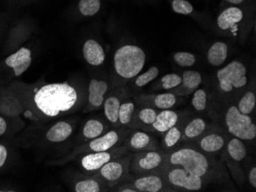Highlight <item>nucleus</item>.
Wrapping results in <instances>:
<instances>
[{
	"label": "nucleus",
	"mask_w": 256,
	"mask_h": 192,
	"mask_svg": "<svg viewBox=\"0 0 256 192\" xmlns=\"http://www.w3.org/2000/svg\"><path fill=\"white\" fill-rule=\"evenodd\" d=\"M166 153L164 166H179L190 174L205 179L210 184L230 183V175L222 160L190 143H181Z\"/></svg>",
	"instance_id": "1"
},
{
	"label": "nucleus",
	"mask_w": 256,
	"mask_h": 192,
	"mask_svg": "<svg viewBox=\"0 0 256 192\" xmlns=\"http://www.w3.org/2000/svg\"><path fill=\"white\" fill-rule=\"evenodd\" d=\"M207 112L212 121L222 126L231 136L256 144V118L241 113L235 103L225 102L211 95Z\"/></svg>",
	"instance_id": "2"
},
{
	"label": "nucleus",
	"mask_w": 256,
	"mask_h": 192,
	"mask_svg": "<svg viewBox=\"0 0 256 192\" xmlns=\"http://www.w3.org/2000/svg\"><path fill=\"white\" fill-rule=\"evenodd\" d=\"M77 100L76 89L66 83L46 84L37 90L34 97L38 110L51 117L71 110Z\"/></svg>",
	"instance_id": "3"
},
{
	"label": "nucleus",
	"mask_w": 256,
	"mask_h": 192,
	"mask_svg": "<svg viewBox=\"0 0 256 192\" xmlns=\"http://www.w3.org/2000/svg\"><path fill=\"white\" fill-rule=\"evenodd\" d=\"M247 84L246 67L241 61H232L217 71L216 90L212 95L222 101L236 104Z\"/></svg>",
	"instance_id": "4"
},
{
	"label": "nucleus",
	"mask_w": 256,
	"mask_h": 192,
	"mask_svg": "<svg viewBox=\"0 0 256 192\" xmlns=\"http://www.w3.org/2000/svg\"><path fill=\"white\" fill-rule=\"evenodd\" d=\"M146 62V54L142 48L126 44L115 51L114 66L115 72L124 80H130L142 71Z\"/></svg>",
	"instance_id": "5"
},
{
	"label": "nucleus",
	"mask_w": 256,
	"mask_h": 192,
	"mask_svg": "<svg viewBox=\"0 0 256 192\" xmlns=\"http://www.w3.org/2000/svg\"><path fill=\"white\" fill-rule=\"evenodd\" d=\"M248 156L246 143L236 137H232L227 143L225 151L220 160L226 165L232 177L238 186H242L246 182V170L242 163Z\"/></svg>",
	"instance_id": "6"
},
{
	"label": "nucleus",
	"mask_w": 256,
	"mask_h": 192,
	"mask_svg": "<svg viewBox=\"0 0 256 192\" xmlns=\"http://www.w3.org/2000/svg\"><path fill=\"white\" fill-rule=\"evenodd\" d=\"M159 173L176 192H199L210 183L202 178L190 174L179 166H164Z\"/></svg>",
	"instance_id": "7"
},
{
	"label": "nucleus",
	"mask_w": 256,
	"mask_h": 192,
	"mask_svg": "<svg viewBox=\"0 0 256 192\" xmlns=\"http://www.w3.org/2000/svg\"><path fill=\"white\" fill-rule=\"evenodd\" d=\"M232 137L226 129L212 121L206 130L190 144L196 148L215 156H221L225 151L228 140Z\"/></svg>",
	"instance_id": "8"
},
{
	"label": "nucleus",
	"mask_w": 256,
	"mask_h": 192,
	"mask_svg": "<svg viewBox=\"0 0 256 192\" xmlns=\"http://www.w3.org/2000/svg\"><path fill=\"white\" fill-rule=\"evenodd\" d=\"M166 155L162 150L133 153L130 155V173L134 176L159 173L164 166Z\"/></svg>",
	"instance_id": "9"
},
{
	"label": "nucleus",
	"mask_w": 256,
	"mask_h": 192,
	"mask_svg": "<svg viewBox=\"0 0 256 192\" xmlns=\"http://www.w3.org/2000/svg\"><path fill=\"white\" fill-rule=\"evenodd\" d=\"M130 155L128 153L108 162L96 173L109 189H113L128 179L130 175Z\"/></svg>",
	"instance_id": "10"
},
{
	"label": "nucleus",
	"mask_w": 256,
	"mask_h": 192,
	"mask_svg": "<svg viewBox=\"0 0 256 192\" xmlns=\"http://www.w3.org/2000/svg\"><path fill=\"white\" fill-rule=\"evenodd\" d=\"M132 130L130 129H118L110 130L100 137L90 140L87 145L80 149L84 153H96V152L107 151L110 149L119 146L124 142L125 139Z\"/></svg>",
	"instance_id": "11"
},
{
	"label": "nucleus",
	"mask_w": 256,
	"mask_h": 192,
	"mask_svg": "<svg viewBox=\"0 0 256 192\" xmlns=\"http://www.w3.org/2000/svg\"><path fill=\"white\" fill-rule=\"evenodd\" d=\"M129 153L124 146H117L107 151L89 153L82 159L80 165L86 172L96 173L106 163Z\"/></svg>",
	"instance_id": "12"
},
{
	"label": "nucleus",
	"mask_w": 256,
	"mask_h": 192,
	"mask_svg": "<svg viewBox=\"0 0 256 192\" xmlns=\"http://www.w3.org/2000/svg\"><path fill=\"white\" fill-rule=\"evenodd\" d=\"M125 182L130 183L138 192H175L160 173L132 176Z\"/></svg>",
	"instance_id": "13"
},
{
	"label": "nucleus",
	"mask_w": 256,
	"mask_h": 192,
	"mask_svg": "<svg viewBox=\"0 0 256 192\" xmlns=\"http://www.w3.org/2000/svg\"><path fill=\"white\" fill-rule=\"evenodd\" d=\"M135 104L140 107H148L158 110H168L178 106L184 101L182 97H178L170 92L162 94H143L134 98Z\"/></svg>",
	"instance_id": "14"
},
{
	"label": "nucleus",
	"mask_w": 256,
	"mask_h": 192,
	"mask_svg": "<svg viewBox=\"0 0 256 192\" xmlns=\"http://www.w3.org/2000/svg\"><path fill=\"white\" fill-rule=\"evenodd\" d=\"M124 146L132 153L161 150L158 139L142 130H132L125 139Z\"/></svg>",
	"instance_id": "15"
},
{
	"label": "nucleus",
	"mask_w": 256,
	"mask_h": 192,
	"mask_svg": "<svg viewBox=\"0 0 256 192\" xmlns=\"http://www.w3.org/2000/svg\"><path fill=\"white\" fill-rule=\"evenodd\" d=\"M186 110H159L156 120L149 127L144 129V131L158 135L162 137L168 130L174 127L180 119L188 112Z\"/></svg>",
	"instance_id": "16"
},
{
	"label": "nucleus",
	"mask_w": 256,
	"mask_h": 192,
	"mask_svg": "<svg viewBox=\"0 0 256 192\" xmlns=\"http://www.w3.org/2000/svg\"><path fill=\"white\" fill-rule=\"evenodd\" d=\"M128 98V90L125 87L116 89L106 97L103 107L108 121L114 128L118 127V113L120 105Z\"/></svg>",
	"instance_id": "17"
},
{
	"label": "nucleus",
	"mask_w": 256,
	"mask_h": 192,
	"mask_svg": "<svg viewBox=\"0 0 256 192\" xmlns=\"http://www.w3.org/2000/svg\"><path fill=\"white\" fill-rule=\"evenodd\" d=\"M191 114L192 113L188 110L174 127H171L164 134L162 135L161 137L162 140L160 143L161 150L169 151L180 144L186 123Z\"/></svg>",
	"instance_id": "18"
},
{
	"label": "nucleus",
	"mask_w": 256,
	"mask_h": 192,
	"mask_svg": "<svg viewBox=\"0 0 256 192\" xmlns=\"http://www.w3.org/2000/svg\"><path fill=\"white\" fill-rule=\"evenodd\" d=\"M244 18V14L240 8L230 7L224 10L217 18V25L220 29L230 31L236 35L240 30V24Z\"/></svg>",
	"instance_id": "19"
},
{
	"label": "nucleus",
	"mask_w": 256,
	"mask_h": 192,
	"mask_svg": "<svg viewBox=\"0 0 256 192\" xmlns=\"http://www.w3.org/2000/svg\"><path fill=\"white\" fill-rule=\"evenodd\" d=\"M108 89V84L106 81L92 79L88 87V105L87 110L92 111L103 107Z\"/></svg>",
	"instance_id": "20"
},
{
	"label": "nucleus",
	"mask_w": 256,
	"mask_h": 192,
	"mask_svg": "<svg viewBox=\"0 0 256 192\" xmlns=\"http://www.w3.org/2000/svg\"><path fill=\"white\" fill-rule=\"evenodd\" d=\"M212 121H210L204 117L200 116L194 117L191 114L186 123L181 143H190L198 138L208 129Z\"/></svg>",
	"instance_id": "21"
},
{
	"label": "nucleus",
	"mask_w": 256,
	"mask_h": 192,
	"mask_svg": "<svg viewBox=\"0 0 256 192\" xmlns=\"http://www.w3.org/2000/svg\"><path fill=\"white\" fill-rule=\"evenodd\" d=\"M200 73L196 71H186L182 73V82L178 87L169 90L178 97H186L192 94L202 83Z\"/></svg>",
	"instance_id": "22"
},
{
	"label": "nucleus",
	"mask_w": 256,
	"mask_h": 192,
	"mask_svg": "<svg viewBox=\"0 0 256 192\" xmlns=\"http://www.w3.org/2000/svg\"><path fill=\"white\" fill-rule=\"evenodd\" d=\"M6 64L14 69L15 75L18 77L28 70L32 64V53L28 48H21L8 56Z\"/></svg>",
	"instance_id": "23"
},
{
	"label": "nucleus",
	"mask_w": 256,
	"mask_h": 192,
	"mask_svg": "<svg viewBox=\"0 0 256 192\" xmlns=\"http://www.w3.org/2000/svg\"><path fill=\"white\" fill-rule=\"evenodd\" d=\"M159 110L148 107H138L135 109L130 124V130H142L149 127L156 120Z\"/></svg>",
	"instance_id": "24"
},
{
	"label": "nucleus",
	"mask_w": 256,
	"mask_h": 192,
	"mask_svg": "<svg viewBox=\"0 0 256 192\" xmlns=\"http://www.w3.org/2000/svg\"><path fill=\"white\" fill-rule=\"evenodd\" d=\"M108 190H110L108 186L97 173L93 176H80L74 186V192H100Z\"/></svg>",
	"instance_id": "25"
},
{
	"label": "nucleus",
	"mask_w": 256,
	"mask_h": 192,
	"mask_svg": "<svg viewBox=\"0 0 256 192\" xmlns=\"http://www.w3.org/2000/svg\"><path fill=\"white\" fill-rule=\"evenodd\" d=\"M241 113L256 117V91L254 85L246 87L236 102Z\"/></svg>",
	"instance_id": "26"
},
{
	"label": "nucleus",
	"mask_w": 256,
	"mask_h": 192,
	"mask_svg": "<svg viewBox=\"0 0 256 192\" xmlns=\"http://www.w3.org/2000/svg\"><path fill=\"white\" fill-rule=\"evenodd\" d=\"M84 59L92 66H99L106 60V53L102 45L94 39H89L83 46Z\"/></svg>",
	"instance_id": "27"
},
{
	"label": "nucleus",
	"mask_w": 256,
	"mask_h": 192,
	"mask_svg": "<svg viewBox=\"0 0 256 192\" xmlns=\"http://www.w3.org/2000/svg\"><path fill=\"white\" fill-rule=\"evenodd\" d=\"M73 127L66 121L56 123L46 133V138L52 143H61L68 140L72 134Z\"/></svg>",
	"instance_id": "28"
},
{
	"label": "nucleus",
	"mask_w": 256,
	"mask_h": 192,
	"mask_svg": "<svg viewBox=\"0 0 256 192\" xmlns=\"http://www.w3.org/2000/svg\"><path fill=\"white\" fill-rule=\"evenodd\" d=\"M107 126L102 120L92 118L87 120L82 129V137L87 142L94 140L107 133Z\"/></svg>",
	"instance_id": "29"
},
{
	"label": "nucleus",
	"mask_w": 256,
	"mask_h": 192,
	"mask_svg": "<svg viewBox=\"0 0 256 192\" xmlns=\"http://www.w3.org/2000/svg\"><path fill=\"white\" fill-rule=\"evenodd\" d=\"M228 56V46L222 41H216L208 49L207 61L214 67H218L225 62Z\"/></svg>",
	"instance_id": "30"
},
{
	"label": "nucleus",
	"mask_w": 256,
	"mask_h": 192,
	"mask_svg": "<svg viewBox=\"0 0 256 192\" xmlns=\"http://www.w3.org/2000/svg\"><path fill=\"white\" fill-rule=\"evenodd\" d=\"M136 109V104L132 100H125L120 107L118 113V127H129Z\"/></svg>",
	"instance_id": "31"
},
{
	"label": "nucleus",
	"mask_w": 256,
	"mask_h": 192,
	"mask_svg": "<svg viewBox=\"0 0 256 192\" xmlns=\"http://www.w3.org/2000/svg\"><path fill=\"white\" fill-rule=\"evenodd\" d=\"M181 82H182V77L180 76L179 74H175V73L166 74V75L161 77L158 84L152 86V90H170L175 88V87H178L181 84Z\"/></svg>",
	"instance_id": "32"
},
{
	"label": "nucleus",
	"mask_w": 256,
	"mask_h": 192,
	"mask_svg": "<svg viewBox=\"0 0 256 192\" xmlns=\"http://www.w3.org/2000/svg\"><path fill=\"white\" fill-rule=\"evenodd\" d=\"M191 104L194 110L197 113L202 114L208 110V94L204 89H196L194 91Z\"/></svg>",
	"instance_id": "33"
},
{
	"label": "nucleus",
	"mask_w": 256,
	"mask_h": 192,
	"mask_svg": "<svg viewBox=\"0 0 256 192\" xmlns=\"http://www.w3.org/2000/svg\"><path fill=\"white\" fill-rule=\"evenodd\" d=\"M100 0H80L79 11L84 16H93L99 12Z\"/></svg>",
	"instance_id": "34"
},
{
	"label": "nucleus",
	"mask_w": 256,
	"mask_h": 192,
	"mask_svg": "<svg viewBox=\"0 0 256 192\" xmlns=\"http://www.w3.org/2000/svg\"><path fill=\"white\" fill-rule=\"evenodd\" d=\"M159 75V69L156 67H151L146 72L138 76L135 80V85L138 87H144Z\"/></svg>",
	"instance_id": "35"
},
{
	"label": "nucleus",
	"mask_w": 256,
	"mask_h": 192,
	"mask_svg": "<svg viewBox=\"0 0 256 192\" xmlns=\"http://www.w3.org/2000/svg\"><path fill=\"white\" fill-rule=\"evenodd\" d=\"M174 59L175 62L180 67H192L196 63V57L192 53L180 51L174 54Z\"/></svg>",
	"instance_id": "36"
},
{
	"label": "nucleus",
	"mask_w": 256,
	"mask_h": 192,
	"mask_svg": "<svg viewBox=\"0 0 256 192\" xmlns=\"http://www.w3.org/2000/svg\"><path fill=\"white\" fill-rule=\"evenodd\" d=\"M172 6L174 12L181 15H190L194 11V7L186 0H174Z\"/></svg>",
	"instance_id": "37"
},
{
	"label": "nucleus",
	"mask_w": 256,
	"mask_h": 192,
	"mask_svg": "<svg viewBox=\"0 0 256 192\" xmlns=\"http://www.w3.org/2000/svg\"><path fill=\"white\" fill-rule=\"evenodd\" d=\"M246 180H248V183L250 186L256 190V165H253L250 167V169L247 170L246 173Z\"/></svg>",
	"instance_id": "38"
},
{
	"label": "nucleus",
	"mask_w": 256,
	"mask_h": 192,
	"mask_svg": "<svg viewBox=\"0 0 256 192\" xmlns=\"http://www.w3.org/2000/svg\"><path fill=\"white\" fill-rule=\"evenodd\" d=\"M116 190V192H138V190L128 182H124L118 185L113 188Z\"/></svg>",
	"instance_id": "39"
},
{
	"label": "nucleus",
	"mask_w": 256,
	"mask_h": 192,
	"mask_svg": "<svg viewBox=\"0 0 256 192\" xmlns=\"http://www.w3.org/2000/svg\"><path fill=\"white\" fill-rule=\"evenodd\" d=\"M7 156H8V153H7L6 148L5 146L0 144V168L5 164Z\"/></svg>",
	"instance_id": "40"
},
{
	"label": "nucleus",
	"mask_w": 256,
	"mask_h": 192,
	"mask_svg": "<svg viewBox=\"0 0 256 192\" xmlns=\"http://www.w3.org/2000/svg\"><path fill=\"white\" fill-rule=\"evenodd\" d=\"M6 128V122L2 117H0V136H2L5 133Z\"/></svg>",
	"instance_id": "41"
},
{
	"label": "nucleus",
	"mask_w": 256,
	"mask_h": 192,
	"mask_svg": "<svg viewBox=\"0 0 256 192\" xmlns=\"http://www.w3.org/2000/svg\"><path fill=\"white\" fill-rule=\"evenodd\" d=\"M227 2H230L232 4H240L244 1V0H226Z\"/></svg>",
	"instance_id": "42"
}]
</instances>
